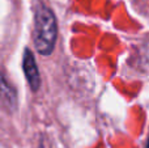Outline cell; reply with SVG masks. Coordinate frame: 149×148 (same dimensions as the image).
I'll return each mask as SVG.
<instances>
[{
  "instance_id": "obj_1",
  "label": "cell",
  "mask_w": 149,
  "mask_h": 148,
  "mask_svg": "<svg viewBox=\"0 0 149 148\" xmlns=\"http://www.w3.org/2000/svg\"><path fill=\"white\" fill-rule=\"evenodd\" d=\"M56 39V21L52 12L46 7H41L36 15V33L34 43L41 54L52 52Z\"/></svg>"
},
{
  "instance_id": "obj_2",
  "label": "cell",
  "mask_w": 149,
  "mask_h": 148,
  "mask_svg": "<svg viewBox=\"0 0 149 148\" xmlns=\"http://www.w3.org/2000/svg\"><path fill=\"white\" fill-rule=\"evenodd\" d=\"M24 71H25L26 79H28L31 89L37 91L39 84H41V80H39V73L36 64V60H34V57L29 50H26L25 55H24Z\"/></svg>"
},
{
  "instance_id": "obj_3",
  "label": "cell",
  "mask_w": 149,
  "mask_h": 148,
  "mask_svg": "<svg viewBox=\"0 0 149 148\" xmlns=\"http://www.w3.org/2000/svg\"><path fill=\"white\" fill-rule=\"evenodd\" d=\"M147 148H149V139H148V146H147Z\"/></svg>"
}]
</instances>
